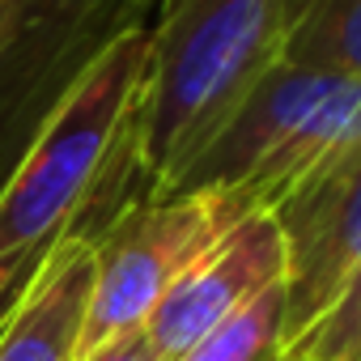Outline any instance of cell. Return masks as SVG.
Masks as SVG:
<instances>
[{
  "label": "cell",
  "instance_id": "cell-6",
  "mask_svg": "<svg viewBox=\"0 0 361 361\" xmlns=\"http://www.w3.org/2000/svg\"><path fill=\"white\" fill-rule=\"evenodd\" d=\"M285 238V348L310 331L361 264V145L272 209Z\"/></svg>",
  "mask_w": 361,
  "mask_h": 361
},
{
  "label": "cell",
  "instance_id": "cell-4",
  "mask_svg": "<svg viewBox=\"0 0 361 361\" xmlns=\"http://www.w3.org/2000/svg\"><path fill=\"white\" fill-rule=\"evenodd\" d=\"M251 213L255 209L234 192H174L123 204L94 234V289L77 361L106 340L145 327L161 293Z\"/></svg>",
  "mask_w": 361,
  "mask_h": 361
},
{
  "label": "cell",
  "instance_id": "cell-13",
  "mask_svg": "<svg viewBox=\"0 0 361 361\" xmlns=\"http://www.w3.org/2000/svg\"><path fill=\"white\" fill-rule=\"evenodd\" d=\"M35 268V264H30ZM30 268H0V314L9 310V302H13V293L22 289V281L30 276Z\"/></svg>",
  "mask_w": 361,
  "mask_h": 361
},
{
  "label": "cell",
  "instance_id": "cell-7",
  "mask_svg": "<svg viewBox=\"0 0 361 361\" xmlns=\"http://www.w3.org/2000/svg\"><path fill=\"white\" fill-rule=\"evenodd\" d=\"M276 281H285L281 226L272 213H251L161 293L145 319V336L161 361H178L217 323H226Z\"/></svg>",
  "mask_w": 361,
  "mask_h": 361
},
{
  "label": "cell",
  "instance_id": "cell-12",
  "mask_svg": "<svg viewBox=\"0 0 361 361\" xmlns=\"http://www.w3.org/2000/svg\"><path fill=\"white\" fill-rule=\"evenodd\" d=\"M81 361H161V357L153 353V344H149L145 327H132V331H123V336L106 340L102 348H94V353H90V357H81Z\"/></svg>",
  "mask_w": 361,
  "mask_h": 361
},
{
  "label": "cell",
  "instance_id": "cell-5",
  "mask_svg": "<svg viewBox=\"0 0 361 361\" xmlns=\"http://www.w3.org/2000/svg\"><path fill=\"white\" fill-rule=\"evenodd\" d=\"M157 0H0V136L18 153L60 94L123 35L149 30Z\"/></svg>",
  "mask_w": 361,
  "mask_h": 361
},
{
  "label": "cell",
  "instance_id": "cell-2",
  "mask_svg": "<svg viewBox=\"0 0 361 361\" xmlns=\"http://www.w3.org/2000/svg\"><path fill=\"white\" fill-rule=\"evenodd\" d=\"M145 47V30L111 43L22 145L0 183V268H30L68 230L94 238L111 221L115 166L140 94Z\"/></svg>",
  "mask_w": 361,
  "mask_h": 361
},
{
  "label": "cell",
  "instance_id": "cell-11",
  "mask_svg": "<svg viewBox=\"0 0 361 361\" xmlns=\"http://www.w3.org/2000/svg\"><path fill=\"white\" fill-rule=\"evenodd\" d=\"M285 361H361V264L327 314L285 348Z\"/></svg>",
  "mask_w": 361,
  "mask_h": 361
},
{
  "label": "cell",
  "instance_id": "cell-9",
  "mask_svg": "<svg viewBox=\"0 0 361 361\" xmlns=\"http://www.w3.org/2000/svg\"><path fill=\"white\" fill-rule=\"evenodd\" d=\"M281 60L361 81V0H289Z\"/></svg>",
  "mask_w": 361,
  "mask_h": 361
},
{
  "label": "cell",
  "instance_id": "cell-1",
  "mask_svg": "<svg viewBox=\"0 0 361 361\" xmlns=\"http://www.w3.org/2000/svg\"><path fill=\"white\" fill-rule=\"evenodd\" d=\"M289 0H157L115 166V204L174 188L247 90L281 60Z\"/></svg>",
  "mask_w": 361,
  "mask_h": 361
},
{
  "label": "cell",
  "instance_id": "cell-3",
  "mask_svg": "<svg viewBox=\"0 0 361 361\" xmlns=\"http://www.w3.org/2000/svg\"><path fill=\"white\" fill-rule=\"evenodd\" d=\"M357 145L361 81L276 60L166 196L234 192L255 213H272Z\"/></svg>",
  "mask_w": 361,
  "mask_h": 361
},
{
  "label": "cell",
  "instance_id": "cell-8",
  "mask_svg": "<svg viewBox=\"0 0 361 361\" xmlns=\"http://www.w3.org/2000/svg\"><path fill=\"white\" fill-rule=\"evenodd\" d=\"M94 289V238L68 230L0 314V361H77Z\"/></svg>",
  "mask_w": 361,
  "mask_h": 361
},
{
  "label": "cell",
  "instance_id": "cell-10",
  "mask_svg": "<svg viewBox=\"0 0 361 361\" xmlns=\"http://www.w3.org/2000/svg\"><path fill=\"white\" fill-rule=\"evenodd\" d=\"M285 281H276L226 323H217L178 361H285Z\"/></svg>",
  "mask_w": 361,
  "mask_h": 361
}]
</instances>
